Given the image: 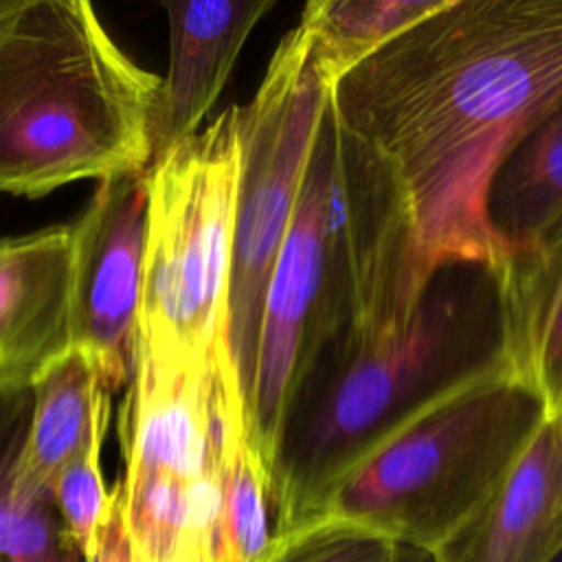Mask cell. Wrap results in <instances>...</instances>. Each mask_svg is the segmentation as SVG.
I'll list each match as a JSON object with an SVG mask.
<instances>
[{
	"label": "cell",
	"instance_id": "10",
	"mask_svg": "<svg viewBox=\"0 0 562 562\" xmlns=\"http://www.w3.org/2000/svg\"><path fill=\"white\" fill-rule=\"evenodd\" d=\"M562 553V411L547 413L481 512L437 562H555Z\"/></svg>",
	"mask_w": 562,
	"mask_h": 562
},
{
	"label": "cell",
	"instance_id": "9",
	"mask_svg": "<svg viewBox=\"0 0 562 562\" xmlns=\"http://www.w3.org/2000/svg\"><path fill=\"white\" fill-rule=\"evenodd\" d=\"M162 7L169 24V66L154 101L151 160L200 132L248 35L274 0H191Z\"/></svg>",
	"mask_w": 562,
	"mask_h": 562
},
{
	"label": "cell",
	"instance_id": "4",
	"mask_svg": "<svg viewBox=\"0 0 562 562\" xmlns=\"http://www.w3.org/2000/svg\"><path fill=\"white\" fill-rule=\"evenodd\" d=\"M547 408L505 362L450 389L360 461L318 518L435 551L505 481Z\"/></svg>",
	"mask_w": 562,
	"mask_h": 562
},
{
	"label": "cell",
	"instance_id": "15",
	"mask_svg": "<svg viewBox=\"0 0 562 562\" xmlns=\"http://www.w3.org/2000/svg\"><path fill=\"white\" fill-rule=\"evenodd\" d=\"M33 406L26 437V474L53 492L61 468L86 446L94 422L110 402L94 364L68 347L33 378Z\"/></svg>",
	"mask_w": 562,
	"mask_h": 562
},
{
	"label": "cell",
	"instance_id": "2",
	"mask_svg": "<svg viewBox=\"0 0 562 562\" xmlns=\"http://www.w3.org/2000/svg\"><path fill=\"white\" fill-rule=\"evenodd\" d=\"M501 292L485 263L441 268L404 318L316 358L268 474L274 542L318 520L331 490L450 389L503 362Z\"/></svg>",
	"mask_w": 562,
	"mask_h": 562
},
{
	"label": "cell",
	"instance_id": "18",
	"mask_svg": "<svg viewBox=\"0 0 562 562\" xmlns=\"http://www.w3.org/2000/svg\"><path fill=\"white\" fill-rule=\"evenodd\" d=\"M108 422L110 402L99 413L86 446L61 468L53 483L57 509L83 560L94 549L97 531L108 514L112 496V490L105 487L101 472V448L108 432Z\"/></svg>",
	"mask_w": 562,
	"mask_h": 562
},
{
	"label": "cell",
	"instance_id": "22",
	"mask_svg": "<svg viewBox=\"0 0 562 562\" xmlns=\"http://www.w3.org/2000/svg\"><path fill=\"white\" fill-rule=\"evenodd\" d=\"M555 562H562V553H560V558H558V560H555Z\"/></svg>",
	"mask_w": 562,
	"mask_h": 562
},
{
	"label": "cell",
	"instance_id": "14",
	"mask_svg": "<svg viewBox=\"0 0 562 562\" xmlns=\"http://www.w3.org/2000/svg\"><path fill=\"white\" fill-rule=\"evenodd\" d=\"M560 215L562 101L512 149L487 193V220L503 259L533 248Z\"/></svg>",
	"mask_w": 562,
	"mask_h": 562
},
{
	"label": "cell",
	"instance_id": "1",
	"mask_svg": "<svg viewBox=\"0 0 562 562\" xmlns=\"http://www.w3.org/2000/svg\"><path fill=\"white\" fill-rule=\"evenodd\" d=\"M560 101L562 0H443L331 83L419 288L450 263L503 266L490 184Z\"/></svg>",
	"mask_w": 562,
	"mask_h": 562
},
{
	"label": "cell",
	"instance_id": "8",
	"mask_svg": "<svg viewBox=\"0 0 562 562\" xmlns=\"http://www.w3.org/2000/svg\"><path fill=\"white\" fill-rule=\"evenodd\" d=\"M147 239V167L99 180L70 224V347L112 393L130 378L138 336Z\"/></svg>",
	"mask_w": 562,
	"mask_h": 562
},
{
	"label": "cell",
	"instance_id": "3",
	"mask_svg": "<svg viewBox=\"0 0 562 562\" xmlns=\"http://www.w3.org/2000/svg\"><path fill=\"white\" fill-rule=\"evenodd\" d=\"M160 77L79 0H22L0 26V191L44 195L145 169Z\"/></svg>",
	"mask_w": 562,
	"mask_h": 562
},
{
	"label": "cell",
	"instance_id": "19",
	"mask_svg": "<svg viewBox=\"0 0 562 562\" xmlns=\"http://www.w3.org/2000/svg\"><path fill=\"white\" fill-rule=\"evenodd\" d=\"M397 547L353 522L318 518L277 540L266 562H395Z\"/></svg>",
	"mask_w": 562,
	"mask_h": 562
},
{
	"label": "cell",
	"instance_id": "12",
	"mask_svg": "<svg viewBox=\"0 0 562 562\" xmlns=\"http://www.w3.org/2000/svg\"><path fill=\"white\" fill-rule=\"evenodd\" d=\"M503 362L547 413L562 411V215L522 255L496 270Z\"/></svg>",
	"mask_w": 562,
	"mask_h": 562
},
{
	"label": "cell",
	"instance_id": "11",
	"mask_svg": "<svg viewBox=\"0 0 562 562\" xmlns=\"http://www.w3.org/2000/svg\"><path fill=\"white\" fill-rule=\"evenodd\" d=\"M70 226L0 239V375L33 378L70 347Z\"/></svg>",
	"mask_w": 562,
	"mask_h": 562
},
{
	"label": "cell",
	"instance_id": "16",
	"mask_svg": "<svg viewBox=\"0 0 562 562\" xmlns=\"http://www.w3.org/2000/svg\"><path fill=\"white\" fill-rule=\"evenodd\" d=\"M443 0H314L299 24L329 83Z\"/></svg>",
	"mask_w": 562,
	"mask_h": 562
},
{
	"label": "cell",
	"instance_id": "13",
	"mask_svg": "<svg viewBox=\"0 0 562 562\" xmlns=\"http://www.w3.org/2000/svg\"><path fill=\"white\" fill-rule=\"evenodd\" d=\"M31 378L0 375V562H83L48 487L24 468Z\"/></svg>",
	"mask_w": 562,
	"mask_h": 562
},
{
	"label": "cell",
	"instance_id": "17",
	"mask_svg": "<svg viewBox=\"0 0 562 562\" xmlns=\"http://www.w3.org/2000/svg\"><path fill=\"white\" fill-rule=\"evenodd\" d=\"M274 549L268 476L246 432L226 452L222 470L215 562H266Z\"/></svg>",
	"mask_w": 562,
	"mask_h": 562
},
{
	"label": "cell",
	"instance_id": "20",
	"mask_svg": "<svg viewBox=\"0 0 562 562\" xmlns=\"http://www.w3.org/2000/svg\"><path fill=\"white\" fill-rule=\"evenodd\" d=\"M83 562H134L130 536L125 527V514H123V496L119 481L112 487L110 507L108 514L97 531V542L90 555Z\"/></svg>",
	"mask_w": 562,
	"mask_h": 562
},
{
	"label": "cell",
	"instance_id": "7",
	"mask_svg": "<svg viewBox=\"0 0 562 562\" xmlns=\"http://www.w3.org/2000/svg\"><path fill=\"white\" fill-rule=\"evenodd\" d=\"M329 88L307 31L296 24L279 42L255 97L239 108L226 342L244 411L252 389L263 292L296 209Z\"/></svg>",
	"mask_w": 562,
	"mask_h": 562
},
{
	"label": "cell",
	"instance_id": "5",
	"mask_svg": "<svg viewBox=\"0 0 562 562\" xmlns=\"http://www.w3.org/2000/svg\"><path fill=\"white\" fill-rule=\"evenodd\" d=\"M239 108L147 165L145 274L134 353L195 362L228 347Z\"/></svg>",
	"mask_w": 562,
	"mask_h": 562
},
{
	"label": "cell",
	"instance_id": "21",
	"mask_svg": "<svg viewBox=\"0 0 562 562\" xmlns=\"http://www.w3.org/2000/svg\"><path fill=\"white\" fill-rule=\"evenodd\" d=\"M395 562H437V560H435L432 551L400 544V547H397V558H395Z\"/></svg>",
	"mask_w": 562,
	"mask_h": 562
},
{
	"label": "cell",
	"instance_id": "6",
	"mask_svg": "<svg viewBox=\"0 0 562 562\" xmlns=\"http://www.w3.org/2000/svg\"><path fill=\"white\" fill-rule=\"evenodd\" d=\"M349 244L342 143L325 108L261 305L246 435L266 476L305 378L347 323Z\"/></svg>",
	"mask_w": 562,
	"mask_h": 562
}]
</instances>
